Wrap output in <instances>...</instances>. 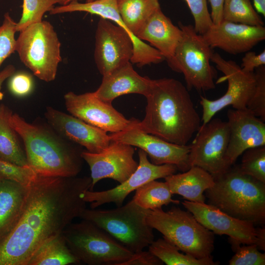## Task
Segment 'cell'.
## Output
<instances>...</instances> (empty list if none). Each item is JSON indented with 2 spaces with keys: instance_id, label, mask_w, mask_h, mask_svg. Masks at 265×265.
I'll return each instance as SVG.
<instances>
[{
  "instance_id": "obj_34",
  "label": "cell",
  "mask_w": 265,
  "mask_h": 265,
  "mask_svg": "<svg viewBox=\"0 0 265 265\" xmlns=\"http://www.w3.org/2000/svg\"><path fill=\"white\" fill-rule=\"evenodd\" d=\"M16 25L17 23L9 13H5L2 24L0 26V67L4 61L16 51Z\"/></svg>"
},
{
  "instance_id": "obj_21",
  "label": "cell",
  "mask_w": 265,
  "mask_h": 265,
  "mask_svg": "<svg viewBox=\"0 0 265 265\" xmlns=\"http://www.w3.org/2000/svg\"><path fill=\"white\" fill-rule=\"evenodd\" d=\"M152 80L139 75L133 69L131 62L103 76V79L95 95L101 100L112 104L120 96L138 94L145 97L147 94Z\"/></svg>"
},
{
  "instance_id": "obj_5",
  "label": "cell",
  "mask_w": 265,
  "mask_h": 265,
  "mask_svg": "<svg viewBox=\"0 0 265 265\" xmlns=\"http://www.w3.org/2000/svg\"><path fill=\"white\" fill-rule=\"evenodd\" d=\"M146 220L180 251L197 259L212 257L214 234L187 210L176 206L166 212L162 208L149 210Z\"/></svg>"
},
{
  "instance_id": "obj_36",
  "label": "cell",
  "mask_w": 265,
  "mask_h": 265,
  "mask_svg": "<svg viewBox=\"0 0 265 265\" xmlns=\"http://www.w3.org/2000/svg\"><path fill=\"white\" fill-rule=\"evenodd\" d=\"M229 265H265V254L259 251L255 244L238 246Z\"/></svg>"
},
{
  "instance_id": "obj_35",
  "label": "cell",
  "mask_w": 265,
  "mask_h": 265,
  "mask_svg": "<svg viewBox=\"0 0 265 265\" xmlns=\"http://www.w3.org/2000/svg\"><path fill=\"white\" fill-rule=\"evenodd\" d=\"M186 3L194 21L195 31L204 34L213 24L208 10L207 0H184Z\"/></svg>"
},
{
  "instance_id": "obj_18",
  "label": "cell",
  "mask_w": 265,
  "mask_h": 265,
  "mask_svg": "<svg viewBox=\"0 0 265 265\" xmlns=\"http://www.w3.org/2000/svg\"><path fill=\"white\" fill-rule=\"evenodd\" d=\"M212 48L231 54L245 53L265 39L264 26H252L222 20L202 35Z\"/></svg>"
},
{
  "instance_id": "obj_41",
  "label": "cell",
  "mask_w": 265,
  "mask_h": 265,
  "mask_svg": "<svg viewBox=\"0 0 265 265\" xmlns=\"http://www.w3.org/2000/svg\"><path fill=\"white\" fill-rule=\"evenodd\" d=\"M257 236L255 244L258 249L265 251V228H256Z\"/></svg>"
},
{
  "instance_id": "obj_12",
  "label": "cell",
  "mask_w": 265,
  "mask_h": 265,
  "mask_svg": "<svg viewBox=\"0 0 265 265\" xmlns=\"http://www.w3.org/2000/svg\"><path fill=\"white\" fill-rule=\"evenodd\" d=\"M137 119L132 118L131 123L123 130L110 133L111 140L121 142L144 151L150 161L156 165L171 164L185 172L190 167L189 145H178L147 133L137 125Z\"/></svg>"
},
{
  "instance_id": "obj_19",
  "label": "cell",
  "mask_w": 265,
  "mask_h": 265,
  "mask_svg": "<svg viewBox=\"0 0 265 265\" xmlns=\"http://www.w3.org/2000/svg\"><path fill=\"white\" fill-rule=\"evenodd\" d=\"M45 117L52 127L62 136L93 153L102 152L109 145L107 132L72 115L51 107Z\"/></svg>"
},
{
  "instance_id": "obj_23",
  "label": "cell",
  "mask_w": 265,
  "mask_h": 265,
  "mask_svg": "<svg viewBox=\"0 0 265 265\" xmlns=\"http://www.w3.org/2000/svg\"><path fill=\"white\" fill-rule=\"evenodd\" d=\"M28 186L6 180H0V238L17 222L28 190Z\"/></svg>"
},
{
  "instance_id": "obj_27",
  "label": "cell",
  "mask_w": 265,
  "mask_h": 265,
  "mask_svg": "<svg viewBox=\"0 0 265 265\" xmlns=\"http://www.w3.org/2000/svg\"><path fill=\"white\" fill-rule=\"evenodd\" d=\"M149 250L167 265H217L212 257L197 259L190 255L183 254L172 242L162 237L154 240L148 246Z\"/></svg>"
},
{
  "instance_id": "obj_33",
  "label": "cell",
  "mask_w": 265,
  "mask_h": 265,
  "mask_svg": "<svg viewBox=\"0 0 265 265\" xmlns=\"http://www.w3.org/2000/svg\"><path fill=\"white\" fill-rule=\"evenodd\" d=\"M37 176L29 165H19L0 159V180L12 181L28 186Z\"/></svg>"
},
{
  "instance_id": "obj_6",
  "label": "cell",
  "mask_w": 265,
  "mask_h": 265,
  "mask_svg": "<svg viewBox=\"0 0 265 265\" xmlns=\"http://www.w3.org/2000/svg\"><path fill=\"white\" fill-rule=\"evenodd\" d=\"M149 210L139 207L132 199L112 210L86 208L80 218L97 225L135 253L148 247L154 240L153 229L146 220Z\"/></svg>"
},
{
  "instance_id": "obj_37",
  "label": "cell",
  "mask_w": 265,
  "mask_h": 265,
  "mask_svg": "<svg viewBox=\"0 0 265 265\" xmlns=\"http://www.w3.org/2000/svg\"><path fill=\"white\" fill-rule=\"evenodd\" d=\"M8 83L9 91L17 97H24L33 90V81L31 76L27 73L19 72L14 73Z\"/></svg>"
},
{
  "instance_id": "obj_31",
  "label": "cell",
  "mask_w": 265,
  "mask_h": 265,
  "mask_svg": "<svg viewBox=\"0 0 265 265\" xmlns=\"http://www.w3.org/2000/svg\"><path fill=\"white\" fill-rule=\"evenodd\" d=\"M242 155L240 171L265 183V145L249 148Z\"/></svg>"
},
{
  "instance_id": "obj_8",
  "label": "cell",
  "mask_w": 265,
  "mask_h": 265,
  "mask_svg": "<svg viewBox=\"0 0 265 265\" xmlns=\"http://www.w3.org/2000/svg\"><path fill=\"white\" fill-rule=\"evenodd\" d=\"M19 32L16 51L21 62L40 80H54L62 59L61 43L52 25L42 21Z\"/></svg>"
},
{
  "instance_id": "obj_28",
  "label": "cell",
  "mask_w": 265,
  "mask_h": 265,
  "mask_svg": "<svg viewBox=\"0 0 265 265\" xmlns=\"http://www.w3.org/2000/svg\"><path fill=\"white\" fill-rule=\"evenodd\" d=\"M172 197V193L167 183L155 180L137 188L132 199L142 208L152 210L162 208L171 203H180L179 200H174Z\"/></svg>"
},
{
  "instance_id": "obj_13",
  "label": "cell",
  "mask_w": 265,
  "mask_h": 265,
  "mask_svg": "<svg viewBox=\"0 0 265 265\" xmlns=\"http://www.w3.org/2000/svg\"><path fill=\"white\" fill-rule=\"evenodd\" d=\"M139 162L135 171L125 182L112 188L100 191L87 190L83 194V199L90 203L91 209H96L104 204L113 203L117 207L123 205L127 196L144 184L155 180L164 178L174 174L177 167L171 164L156 165L148 158L142 150L138 151Z\"/></svg>"
},
{
  "instance_id": "obj_16",
  "label": "cell",
  "mask_w": 265,
  "mask_h": 265,
  "mask_svg": "<svg viewBox=\"0 0 265 265\" xmlns=\"http://www.w3.org/2000/svg\"><path fill=\"white\" fill-rule=\"evenodd\" d=\"M67 110L72 115L106 132H117L130 125L112 105L98 98L94 92L76 94L69 92L64 96Z\"/></svg>"
},
{
  "instance_id": "obj_25",
  "label": "cell",
  "mask_w": 265,
  "mask_h": 265,
  "mask_svg": "<svg viewBox=\"0 0 265 265\" xmlns=\"http://www.w3.org/2000/svg\"><path fill=\"white\" fill-rule=\"evenodd\" d=\"M80 263L61 234L44 243L32 256L27 265H67Z\"/></svg>"
},
{
  "instance_id": "obj_3",
  "label": "cell",
  "mask_w": 265,
  "mask_h": 265,
  "mask_svg": "<svg viewBox=\"0 0 265 265\" xmlns=\"http://www.w3.org/2000/svg\"><path fill=\"white\" fill-rule=\"evenodd\" d=\"M10 124L22 139L28 165L37 175L73 177L82 169L80 150L61 142L49 131L13 113Z\"/></svg>"
},
{
  "instance_id": "obj_2",
  "label": "cell",
  "mask_w": 265,
  "mask_h": 265,
  "mask_svg": "<svg viewBox=\"0 0 265 265\" xmlns=\"http://www.w3.org/2000/svg\"><path fill=\"white\" fill-rule=\"evenodd\" d=\"M145 115L137 125L168 142L187 145L201 125L188 90L173 78L152 80L145 96Z\"/></svg>"
},
{
  "instance_id": "obj_30",
  "label": "cell",
  "mask_w": 265,
  "mask_h": 265,
  "mask_svg": "<svg viewBox=\"0 0 265 265\" xmlns=\"http://www.w3.org/2000/svg\"><path fill=\"white\" fill-rule=\"evenodd\" d=\"M64 0H23L21 19L17 23V31L42 21L44 14L50 12L56 4H64Z\"/></svg>"
},
{
  "instance_id": "obj_39",
  "label": "cell",
  "mask_w": 265,
  "mask_h": 265,
  "mask_svg": "<svg viewBox=\"0 0 265 265\" xmlns=\"http://www.w3.org/2000/svg\"><path fill=\"white\" fill-rule=\"evenodd\" d=\"M163 263L149 250H143L133 253L121 265H162Z\"/></svg>"
},
{
  "instance_id": "obj_17",
  "label": "cell",
  "mask_w": 265,
  "mask_h": 265,
  "mask_svg": "<svg viewBox=\"0 0 265 265\" xmlns=\"http://www.w3.org/2000/svg\"><path fill=\"white\" fill-rule=\"evenodd\" d=\"M227 115L230 135L225 159L230 167L245 150L265 145V124L247 109H229Z\"/></svg>"
},
{
  "instance_id": "obj_14",
  "label": "cell",
  "mask_w": 265,
  "mask_h": 265,
  "mask_svg": "<svg viewBox=\"0 0 265 265\" xmlns=\"http://www.w3.org/2000/svg\"><path fill=\"white\" fill-rule=\"evenodd\" d=\"M133 146L111 140L109 145L101 152L82 151L81 155L89 166L92 184L103 179L109 178L120 184L125 182L136 169L138 163L134 159Z\"/></svg>"
},
{
  "instance_id": "obj_42",
  "label": "cell",
  "mask_w": 265,
  "mask_h": 265,
  "mask_svg": "<svg viewBox=\"0 0 265 265\" xmlns=\"http://www.w3.org/2000/svg\"><path fill=\"white\" fill-rule=\"evenodd\" d=\"M15 67L13 65L9 64L0 72V90L4 81L9 78L15 73Z\"/></svg>"
},
{
  "instance_id": "obj_38",
  "label": "cell",
  "mask_w": 265,
  "mask_h": 265,
  "mask_svg": "<svg viewBox=\"0 0 265 265\" xmlns=\"http://www.w3.org/2000/svg\"><path fill=\"white\" fill-rule=\"evenodd\" d=\"M241 61L242 70L245 72L253 73L256 68L265 65V50L258 54L249 51L245 53Z\"/></svg>"
},
{
  "instance_id": "obj_15",
  "label": "cell",
  "mask_w": 265,
  "mask_h": 265,
  "mask_svg": "<svg viewBox=\"0 0 265 265\" xmlns=\"http://www.w3.org/2000/svg\"><path fill=\"white\" fill-rule=\"evenodd\" d=\"M182 205L200 223L214 234L228 236L234 250L241 244L255 243L257 231L253 222L234 217L205 203L185 200Z\"/></svg>"
},
{
  "instance_id": "obj_20",
  "label": "cell",
  "mask_w": 265,
  "mask_h": 265,
  "mask_svg": "<svg viewBox=\"0 0 265 265\" xmlns=\"http://www.w3.org/2000/svg\"><path fill=\"white\" fill-rule=\"evenodd\" d=\"M135 36L143 41H148L163 56L169 67L177 72L175 53L182 36V31L172 23L161 8L147 20Z\"/></svg>"
},
{
  "instance_id": "obj_40",
  "label": "cell",
  "mask_w": 265,
  "mask_h": 265,
  "mask_svg": "<svg viewBox=\"0 0 265 265\" xmlns=\"http://www.w3.org/2000/svg\"><path fill=\"white\" fill-rule=\"evenodd\" d=\"M211 6L210 13L213 24L219 23L222 20V8L224 0H208Z\"/></svg>"
},
{
  "instance_id": "obj_44",
  "label": "cell",
  "mask_w": 265,
  "mask_h": 265,
  "mask_svg": "<svg viewBox=\"0 0 265 265\" xmlns=\"http://www.w3.org/2000/svg\"><path fill=\"white\" fill-rule=\"evenodd\" d=\"M79 0H64L63 5L67 4L68 3H69V2H70L72 1H79ZM93 0H86V2H91V1H92Z\"/></svg>"
},
{
  "instance_id": "obj_26",
  "label": "cell",
  "mask_w": 265,
  "mask_h": 265,
  "mask_svg": "<svg viewBox=\"0 0 265 265\" xmlns=\"http://www.w3.org/2000/svg\"><path fill=\"white\" fill-rule=\"evenodd\" d=\"M121 17L134 35L143 24L160 8L159 0H117Z\"/></svg>"
},
{
  "instance_id": "obj_1",
  "label": "cell",
  "mask_w": 265,
  "mask_h": 265,
  "mask_svg": "<svg viewBox=\"0 0 265 265\" xmlns=\"http://www.w3.org/2000/svg\"><path fill=\"white\" fill-rule=\"evenodd\" d=\"M91 184L90 177L37 175L17 222L0 238V265H27L44 243L80 217L86 208L84 193Z\"/></svg>"
},
{
  "instance_id": "obj_10",
  "label": "cell",
  "mask_w": 265,
  "mask_h": 265,
  "mask_svg": "<svg viewBox=\"0 0 265 265\" xmlns=\"http://www.w3.org/2000/svg\"><path fill=\"white\" fill-rule=\"evenodd\" d=\"M211 60L224 74L217 80L216 83L227 80L228 88L222 96L214 100L200 97V104L202 107L201 126H204L216 113L227 106H232L235 109L246 110L256 84L254 72L243 71L235 61L226 60L215 52L212 53Z\"/></svg>"
},
{
  "instance_id": "obj_9",
  "label": "cell",
  "mask_w": 265,
  "mask_h": 265,
  "mask_svg": "<svg viewBox=\"0 0 265 265\" xmlns=\"http://www.w3.org/2000/svg\"><path fill=\"white\" fill-rule=\"evenodd\" d=\"M178 24L182 36L175 53L177 73L183 74L188 90L206 91L214 89L217 72L211 64L212 49L193 26L181 22Z\"/></svg>"
},
{
  "instance_id": "obj_11",
  "label": "cell",
  "mask_w": 265,
  "mask_h": 265,
  "mask_svg": "<svg viewBox=\"0 0 265 265\" xmlns=\"http://www.w3.org/2000/svg\"><path fill=\"white\" fill-rule=\"evenodd\" d=\"M230 130L227 121L212 119L200 126L189 145L188 155L190 167L197 166L215 178L229 168L225 159Z\"/></svg>"
},
{
  "instance_id": "obj_24",
  "label": "cell",
  "mask_w": 265,
  "mask_h": 265,
  "mask_svg": "<svg viewBox=\"0 0 265 265\" xmlns=\"http://www.w3.org/2000/svg\"><path fill=\"white\" fill-rule=\"evenodd\" d=\"M12 114L8 106L0 105V159L19 165H28L25 149L10 122Z\"/></svg>"
},
{
  "instance_id": "obj_29",
  "label": "cell",
  "mask_w": 265,
  "mask_h": 265,
  "mask_svg": "<svg viewBox=\"0 0 265 265\" xmlns=\"http://www.w3.org/2000/svg\"><path fill=\"white\" fill-rule=\"evenodd\" d=\"M222 20L252 26H264L250 0H224Z\"/></svg>"
},
{
  "instance_id": "obj_43",
  "label": "cell",
  "mask_w": 265,
  "mask_h": 265,
  "mask_svg": "<svg viewBox=\"0 0 265 265\" xmlns=\"http://www.w3.org/2000/svg\"><path fill=\"white\" fill-rule=\"evenodd\" d=\"M256 11L265 16V0H253Z\"/></svg>"
},
{
  "instance_id": "obj_7",
  "label": "cell",
  "mask_w": 265,
  "mask_h": 265,
  "mask_svg": "<svg viewBox=\"0 0 265 265\" xmlns=\"http://www.w3.org/2000/svg\"><path fill=\"white\" fill-rule=\"evenodd\" d=\"M62 234L74 255L88 265H121L133 254L88 220L71 223Z\"/></svg>"
},
{
  "instance_id": "obj_32",
  "label": "cell",
  "mask_w": 265,
  "mask_h": 265,
  "mask_svg": "<svg viewBox=\"0 0 265 265\" xmlns=\"http://www.w3.org/2000/svg\"><path fill=\"white\" fill-rule=\"evenodd\" d=\"M256 84L253 93L246 109L263 121H265V66L255 70Z\"/></svg>"
},
{
  "instance_id": "obj_22",
  "label": "cell",
  "mask_w": 265,
  "mask_h": 265,
  "mask_svg": "<svg viewBox=\"0 0 265 265\" xmlns=\"http://www.w3.org/2000/svg\"><path fill=\"white\" fill-rule=\"evenodd\" d=\"M164 179L172 194H179L187 201L198 203H205L204 193L214 184V179L209 173L195 166Z\"/></svg>"
},
{
  "instance_id": "obj_4",
  "label": "cell",
  "mask_w": 265,
  "mask_h": 265,
  "mask_svg": "<svg viewBox=\"0 0 265 265\" xmlns=\"http://www.w3.org/2000/svg\"><path fill=\"white\" fill-rule=\"evenodd\" d=\"M213 179L214 185L205 192L208 204L239 219L265 224V183L243 173L235 164Z\"/></svg>"
}]
</instances>
